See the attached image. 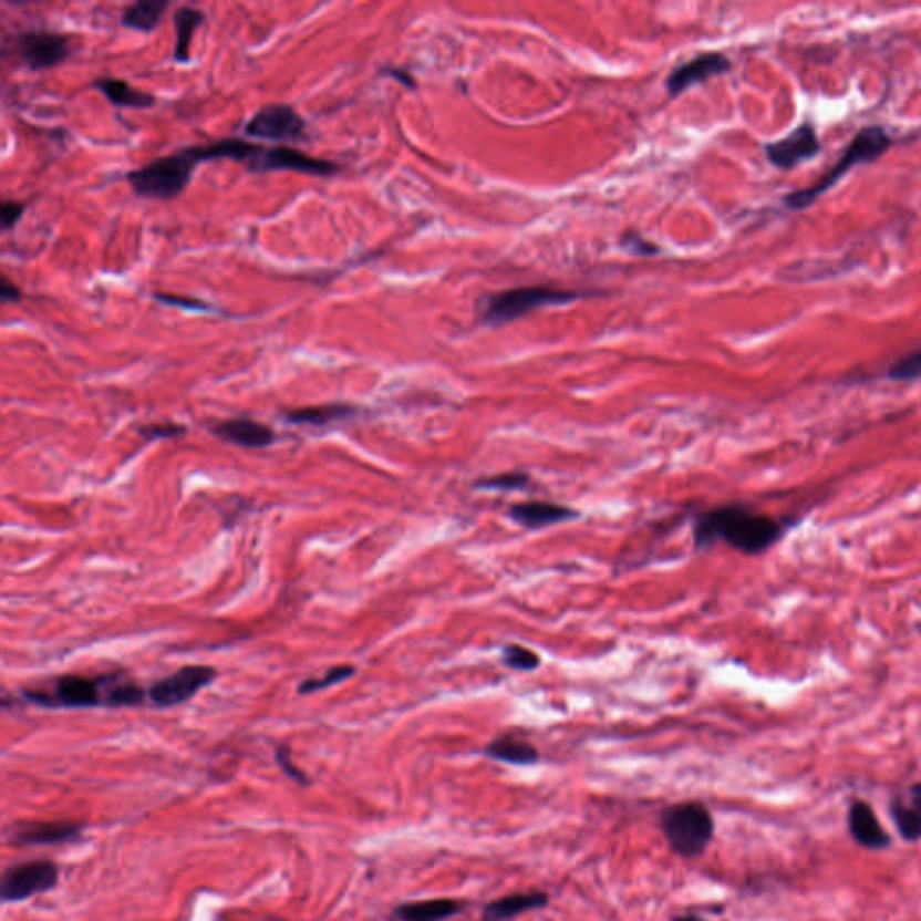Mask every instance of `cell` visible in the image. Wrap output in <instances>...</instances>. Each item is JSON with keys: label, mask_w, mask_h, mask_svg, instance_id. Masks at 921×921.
Instances as JSON below:
<instances>
[{"label": "cell", "mask_w": 921, "mask_h": 921, "mask_svg": "<svg viewBox=\"0 0 921 921\" xmlns=\"http://www.w3.org/2000/svg\"><path fill=\"white\" fill-rule=\"evenodd\" d=\"M629 236H630V238H632L633 241H635V244H632V241H624V244H627V247H635V252H638V255L646 256V255H655V252H658L659 249H658V247H655V245L646 244V241H644L643 238H639V236H635V235H629Z\"/></svg>", "instance_id": "cell-36"}, {"label": "cell", "mask_w": 921, "mask_h": 921, "mask_svg": "<svg viewBox=\"0 0 921 921\" xmlns=\"http://www.w3.org/2000/svg\"><path fill=\"white\" fill-rule=\"evenodd\" d=\"M276 762H278L281 770H283V773L287 774L292 782L298 783V785H302V787L310 785V777L302 773L301 768L293 765L292 751H290V748L284 747V745L278 747V751H276Z\"/></svg>", "instance_id": "cell-31"}, {"label": "cell", "mask_w": 921, "mask_h": 921, "mask_svg": "<svg viewBox=\"0 0 921 921\" xmlns=\"http://www.w3.org/2000/svg\"><path fill=\"white\" fill-rule=\"evenodd\" d=\"M184 432H186V428L183 425H177V423H154V425L141 428V434L146 439H164V437L180 436Z\"/></svg>", "instance_id": "cell-33"}, {"label": "cell", "mask_w": 921, "mask_h": 921, "mask_svg": "<svg viewBox=\"0 0 921 921\" xmlns=\"http://www.w3.org/2000/svg\"><path fill=\"white\" fill-rule=\"evenodd\" d=\"M353 673H355V668L353 666L331 668V670H328L327 675L322 676V679H310V681L301 682L299 693L308 695V693H313V691L324 690V687L333 686L337 682L350 679V676H353Z\"/></svg>", "instance_id": "cell-29"}, {"label": "cell", "mask_w": 921, "mask_h": 921, "mask_svg": "<svg viewBox=\"0 0 921 921\" xmlns=\"http://www.w3.org/2000/svg\"><path fill=\"white\" fill-rule=\"evenodd\" d=\"M465 909V902L454 898H432L422 902L402 903L394 909L396 921H445L457 917Z\"/></svg>", "instance_id": "cell-19"}, {"label": "cell", "mask_w": 921, "mask_h": 921, "mask_svg": "<svg viewBox=\"0 0 921 921\" xmlns=\"http://www.w3.org/2000/svg\"><path fill=\"white\" fill-rule=\"evenodd\" d=\"M580 292H567L558 288L524 287L494 293L483 301L480 319L489 327H500L506 322L517 321L526 313L538 308L560 307L580 299Z\"/></svg>", "instance_id": "cell-5"}, {"label": "cell", "mask_w": 921, "mask_h": 921, "mask_svg": "<svg viewBox=\"0 0 921 921\" xmlns=\"http://www.w3.org/2000/svg\"><path fill=\"white\" fill-rule=\"evenodd\" d=\"M921 376V348L912 351L911 355L898 360L888 370V379L897 382H911Z\"/></svg>", "instance_id": "cell-28"}, {"label": "cell", "mask_w": 921, "mask_h": 921, "mask_svg": "<svg viewBox=\"0 0 921 921\" xmlns=\"http://www.w3.org/2000/svg\"><path fill=\"white\" fill-rule=\"evenodd\" d=\"M359 414V408L350 403H327V405H313V407L293 408L284 413L288 422L296 425H315L322 427L328 423L341 422Z\"/></svg>", "instance_id": "cell-24"}, {"label": "cell", "mask_w": 921, "mask_h": 921, "mask_svg": "<svg viewBox=\"0 0 921 921\" xmlns=\"http://www.w3.org/2000/svg\"><path fill=\"white\" fill-rule=\"evenodd\" d=\"M94 86L105 94L106 100L111 101L112 105L123 106V108H149V106H155V103H157L154 94L137 91L135 86L130 85L125 80H120V77H100L94 82Z\"/></svg>", "instance_id": "cell-23"}, {"label": "cell", "mask_w": 921, "mask_h": 921, "mask_svg": "<svg viewBox=\"0 0 921 921\" xmlns=\"http://www.w3.org/2000/svg\"><path fill=\"white\" fill-rule=\"evenodd\" d=\"M729 69V58L724 56V54H701V56L693 58L691 62L682 63L681 68H676L672 72V76L668 77V92L672 96H679L681 92L687 91L691 85L705 82V80L713 76H720Z\"/></svg>", "instance_id": "cell-14"}, {"label": "cell", "mask_w": 921, "mask_h": 921, "mask_svg": "<svg viewBox=\"0 0 921 921\" xmlns=\"http://www.w3.org/2000/svg\"><path fill=\"white\" fill-rule=\"evenodd\" d=\"M14 51L31 71L58 68L72 54L71 43L65 34L45 29L17 34Z\"/></svg>", "instance_id": "cell-10"}, {"label": "cell", "mask_w": 921, "mask_h": 921, "mask_svg": "<svg viewBox=\"0 0 921 921\" xmlns=\"http://www.w3.org/2000/svg\"><path fill=\"white\" fill-rule=\"evenodd\" d=\"M891 816L903 840L921 839V783L912 785L903 799L892 803Z\"/></svg>", "instance_id": "cell-20"}, {"label": "cell", "mask_w": 921, "mask_h": 921, "mask_svg": "<svg viewBox=\"0 0 921 921\" xmlns=\"http://www.w3.org/2000/svg\"><path fill=\"white\" fill-rule=\"evenodd\" d=\"M668 845L684 859L704 853L715 835V819L702 803L686 801L670 805L659 817Z\"/></svg>", "instance_id": "cell-4"}, {"label": "cell", "mask_w": 921, "mask_h": 921, "mask_svg": "<svg viewBox=\"0 0 921 921\" xmlns=\"http://www.w3.org/2000/svg\"><path fill=\"white\" fill-rule=\"evenodd\" d=\"M216 676L211 666H184L173 675L161 679L148 690V698L158 707L184 704L197 695Z\"/></svg>", "instance_id": "cell-11"}, {"label": "cell", "mask_w": 921, "mask_h": 921, "mask_svg": "<svg viewBox=\"0 0 921 921\" xmlns=\"http://www.w3.org/2000/svg\"><path fill=\"white\" fill-rule=\"evenodd\" d=\"M549 903V897L544 891L518 892L508 894L485 906L483 921H508L520 917L524 912L544 909Z\"/></svg>", "instance_id": "cell-18"}, {"label": "cell", "mask_w": 921, "mask_h": 921, "mask_svg": "<svg viewBox=\"0 0 921 921\" xmlns=\"http://www.w3.org/2000/svg\"><path fill=\"white\" fill-rule=\"evenodd\" d=\"M204 20H206L204 11L192 8V6H183V8L175 11V14H173V25H175L173 58H175V62H189L193 37H195L198 25L204 24Z\"/></svg>", "instance_id": "cell-22"}, {"label": "cell", "mask_w": 921, "mask_h": 921, "mask_svg": "<svg viewBox=\"0 0 921 921\" xmlns=\"http://www.w3.org/2000/svg\"><path fill=\"white\" fill-rule=\"evenodd\" d=\"M117 675L86 676L69 673L58 676L51 691L25 690V701L43 707H111V691Z\"/></svg>", "instance_id": "cell-6"}, {"label": "cell", "mask_w": 921, "mask_h": 921, "mask_svg": "<svg viewBox=\"0 0 921 921\" xmlns=\"http://www.w3.org/2000/svg\"><path fill=\"white\" fill-rule=\"evenodd\" d=\"M258 144L249 143V141L238 139V137H227V139L215 141L211 144H198V146H189L198 163H207V161H218V158H230V161H238L247 166L250 158L258 154Z\"/></svg>", "instance_id": "cell-21"}, {"label": "cell", "mask_w": 921, "mask_h": 921, "mask_svg": "<svg viewBox=\"0 0 921 921\" xmlns=\"http://www.w3.org/2000/svg\"><path fill=\"white\" fill-rule=\"evenodd\" d=\"M154 299L163 302V304L193 310V312H215V307L207 304L206 301H200V299L183 298V296H173V293H154Z\"/></svg>", "instance_id": "cell-32"}, {"label": "cell", "mask_w": 921, "mask_h": 921, "mask_svg": "<svg viewBox=\"0 0 921 921\" xmlns=\"http://www.w3.org/2000/svg\"><path fill=\"white\" fill-rule=\"evenodd\" d=\"M503 661L506 666L514 668L518 672H531L540 664V658L529 648L509 644L504 648Z\"/></svg>", "instance_id": "cell-27"}, {"label": "cell", "mask_w": 921, "mask_h": 921, "mask_svg": "<svg viewBox=\"0 0 921 921\" xmlns=\"http://www.w3.org/2000/svg\"><path fill=\"white\" fill-rule=\"evenodd\" d=\"M848 828L851 837L863 848L886 849L891 846V835L878 822L869 803H851L848 814Z\"/></svg>", "instance_id": "cell-15"}, {"label": "cell", "mask_w": 921, "mask_h": 921, "mask_svg": "<svg viewBox=\"0 0 921 921\" xmlns=\"http://www.w3.org/2000/svg\"><path fill=\"white\" fill-rule=\"evenodd\" d=\"M198 164L200 163L189 148H184L177 154L154 158L141 168L132 169L126 173V180L137 197L168 201L186 192Z\"/></svg>", "instance_id": "cell-3"}, {"label": "cell", "mask_w": 921, "mask_h": 921, "mask_svg": "<svg viewBox=\"0 0 921 921\" xmlns=\"http://www.w3.org/2000/svg\"><path fill=\"white\" fill-rule=\"evenodd\" d=\"M25 206L22 201L17 200H4L2 201V209H0V215H2V229L10 230L11 227L17 226L19 224L20 218L24 215Z\"/></svg>", "instance_id": "cell-34"}, {"label": "cell", "mask_w": 921, "mask_h": 921, "mask_svg": "<svg viewBox=\"0 0 921 921\" xmlns=\"http://www.w3.org/2000/svg\"><path fill=\"white\" fill-rule=\"evenodd\" d=\"M672 921H705L704 918L696 917V914H682V917L672 918Z\"/></svg>", "instance_id": "cell-38"}, {"label": "cell", "mask_w": 921, "mask_h": 921, "mask_svg": "<svg viewBox=\"0 0 921 921\" xmlns=\"http://www.w3.org/2000/svg\"><path fill=\"white\" fill-rule=\"evenodd\" d=\"M213 431L224 442L245 446V448H265V446L272 445L276 439L272 428L249 417L226 420V422L218 423Z\"/></svg>", "instance_id": "cell-16"}, {"label": "cell", "mask_w": 921, "mask_h": 921, "mask_svg": "<svg viewBox=\"0 0 921 921\" xmlns=\"http://www.w3.org/2000/svg\"><path fill=\"white\" fill-rule=\"evenodd\" d=\"M485 754L495 762L509 763V765H535L540 759L537 748L532 747L526 739H518L515 736H503L486 745Z\"/></svg>", "instance_id": "cell-25"}, {"label": "cell", "mask_w": 921, "mask_h": 921, "mask_svg": "<svg viewBox=\"0 0 921 921\" xmlns=\"http://www.w3.org/2000/svg\"><path fill=\"white\" fill-rule=\"evenodd\" d=\"M168 8L169 2L166 0H139V2L126 6L121 14V24L141 33H152L161 24Z\"/></svg>", "instance_id": "cell-26"}, {"label": "cell", "mask_w": 921, "mask_h": 921, "mask_svg": "<svg viewBox=\"0 0 921 921\" xmlns=\"http://www.w3.org/2000/svg\"><path fill=\"white\" fill-rule=\"evenodd\" d=\"M528 480V475L511 472V474L494 475V477L479 479L477 480V486L485 489H506V491H509V489L526 488Z\"/></svg>", "instance_id": "cell-30"}, {"label": "cell", "mask_w": 921, "mask_h": 921, "mask_svg": "<svg viewBox=\"0 0 921 921\" xmlns=\"http://www.w3.org/2000/svg\"><path fill=\"white\" fill-rule=\"evenodd\" d=\"M85 826L72 820H40V822H20L8 831L6 839L11 846H54L72 842L82 835Z\"/></svg>", "instance_id": "cell-12"}, {"label": "cell", "mask_w": 921, "mask_h": 921, "mask_svg": "<svg viewBox=\"0 0 921 921\" xmlns=\"http://www.w3.org/2000/svg\"><path fill=\"white\" fill-rule=\"evenodd\" d=\"M245 168L250 173L298 172L313 175V177H331L339 173L341 166L327 158L312 157L292 146H272V148L261 146Z\"/></svg>", "instance_id": "cell-9"}, {"label": "cell", "mask_w": 921, "mask_h": 921, "mask_svg": "<svg viewBox=\"0 0 921 921\" xmlns=\"http://www.w3.org/2000/svg\"><path fill=\"white\" fill-rule=\"evenodd\" d=\"M891 146V134L883 126H863V128L859 130V134L855 135L851 143L848 144V148L845 149V154L840 155L834 168L826 173L819 183L811 184L810 187H805V189H799V192L788 193L787 197L783 198L785 206L790 207V209H796V211L810 207L820 195H825L835 184L840 183V178L845 177L849 169L855 168L857 164L877 161Z\"/></svg>", "instance_id": "cell-2"}, {"label": "cell", "mask_w": 921, "mask_h": 921, "mask_svg": "<svg viewBox=\"0 0 921 921\" xmlns=\"http://www.w3.org/2000/svg\"><path fill=\"white\" fill-rule=\"evenodd\" d=\"M245 135L273 143H299L307 139V121L293 106L270 103L247 121Z\"/></svg>", "instance_id": "cell-8"}, {"label": "cell", "mask_w": 921, "mask_h": 921, "mask_svg": "<svg viewBox=\"0 0 921 921\" xmlns=\"http://www.w3.org/2000/svg\"><path fill=\"white\" fill-rule=\"evenodd\" d=\"M783 532L785 526L776 518L756 514L744 506H724L696 520L695 542L705 547L722 540L738 551L759 555L773 547Z\"/></svg>", "instance_id": "cell-1"}, {"label": "cell", "mask_w": 921, "mask_h": 921, "mask_svg": "<svg viewBox=\"0 0 921 921\" xmlns=\"http://www.w3.org/2000/svg\"><path fill=\"white\" fill-rule=\"evenodd\" d=\"M60 880V868L53 860L34 859L13 863L0 878V898L4 903H19L53 891Z\"/></svg>", "instance_id": "cell-7"}, {"label": "cell", "mask_w": 921, "mask_h": 921, "mask_svg": "<svg viewBox=\"0 0 921 921\" xmlns=\"http://www.w3.org/2000/svg\"><path fill=\"white\" fill-rule=\"evenodd\" d=\"M387 74H391V76L396 77V80H400V82L405 83V85L407 86H414L413 77L408 76V74H405V71H399V69H387Z\"/></svg>", "instance_id": "cell-37"}, {"label": "cell", "mask_w": 921, "mask_h": 921, "mask_svg": "<svg viewBox=\"0 0 921 921\" xmlns=\"http://www.w3.org/2000/svg\"><path fill=\"white\" fill-rule=\"evenodd\" d=\"M0 299L4 302H17L22 299V292L17 284L11 283L10 279L2 278L0 281Z\"/></svg>", "instance_id": "cell-35"}, {"label": "cell", "mask_w": 921, "mask_h": 921, "mask_svg": "<svg viewBox=\"0 0 921 921\" xmlns=\"http://www.w3.org/2000/svg\"><path fill=\"white\" fill-rule=\"evenodd\" d=\"M509 511H511V518L515 522L528 529L555 526V524L566 522L569 518H575L578 515L575 509L566 508L560 504L544 503V500L515 504Z\"/></svg>", "instance_id": "cell-17"}, {"label": "cell", "mask_w": 921, "mask_h": 921, "mask_svg": "<svg viewBox=\"0 0 921 921\" xmlns=\"http://www.w3.org/2000/svg\"><path fill=\"white\" fill-rule=\"evenodd\" d=\"M820 152V141L816 128L810 123H803L794 132L765 146L768 161L779 169L796 168L797 164L816 157Z\"/></svg>", "instance_id": "cell-13"}]
</instances>
